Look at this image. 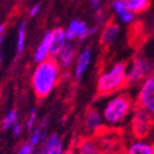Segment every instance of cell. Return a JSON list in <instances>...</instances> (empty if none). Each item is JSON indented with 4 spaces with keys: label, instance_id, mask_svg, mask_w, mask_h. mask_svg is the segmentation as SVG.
Here are the masks:
<instances>
[{
    "label": "cell",
    "instance_id": "obj_20",
    "mask_svg": "<svg viewBox=\"0 0 154 154\" xmlns=\"http://www.w3.org/2000/svg\"><path fill=\"white\" fill-rule=\"evenodd\" d=\"M44 123H41L40 125L37 127L35 131H32L30 136V139H29V143L32 144L33 146H37L41 143L45 139V131H44Z\"/></svg>",
    "mask_w": 154,
    "mask_h": 154
},
{
    "label": "cell",
    "instance_id": "obj_5",
    "mask_svg": "<svg viewBox=\"0 0 154 154\" xmlns=\"http://www.w3.org/2000/svg\"><path fill=\"white\" fill-rule=\"evenodd\" d=\"M137 103L139 108L154 114V75H150L141 82Z\"/></svg>",
    "mask_w": 154,
    "mask_h": 154
},
{
    "label": "cell",
    "instance_id": "obj_1",
    "mask_svg": "<svg viewBox=\"0 0 154 154\" xmlns=\"http://www.w3.org/2000/svg\"><path fill=\"white\" fill-rule=\"evenodd\" d=\"M60 75V68L56 59L48 58L39 63L33 70L31 84L36 96L40 99L45 98L56 86Z\"/></svg>",
    "mask_w": 154,
    "mask_h": 154
},
{
    "label": "cell",
    "instance_id": "obj_13",
    "mask_svg": "<svg viewBox=\"0 0 154 154\" xmlns=\"http://www.w3.org/2000/svg\"><path fill=\"white\" fill-rule=\"evenodd\" d=\"M92 60V52L90 49H84L80 52L79 56L75 59V77L77 80H80L83 77L85 71L88 70V66Z\"/></svg>",
    "mask_w": 154,
    "mask_h": 154
},
{
    "label": "cell",
    "instance_id": "obj_27",
    "mask_svg": "<svg viewBox=\"0 0 154 154\" xmlns=\"http://www.w3.org/2000/svg\"><path fill=\"white\" fill-rule=\"evenodd\" d=\"M3 32H5V26L0 25V45H1V42H2ZM0 63H1V55H0Z\"/></svg>",
    "mask_w": 154,
    "mask_h": 154
},
{
    "label": "cell",
    "instance_id": "obj_15",
    "mask_svg": "<svg viewBox=\"0 0 154 154\" xmlns=\"http://www.w3.org/2000/svg\"><path fill=\"white\" fill-rule=\"evenodd\" d=\"M75 154H103L95 139H81L77 146Z\"/></svg>",
    "mask_w": 154,
    "mask_h": 154
},
{
    "label": "cell",
    "instance_id": "obj_25",
    "mask_svg": "<svg viewBox=\"0 0 154 154\" xmlns=\"http://www.w3.org/2000/svg\"><path fill=\"white\" fill-rule=\"evenodd\" d=\"M39 12H40V5L37 3V5H32L30 8V10H29V16L30 17H35L36 15H38Z\"/></svg>",
    "mask_w": 154,
    "mask_h": 154
},
{
    "label": "cell",
    "instance_id": "obj_17",
    "mask_svg": "<svg viewBox=\"0 0 154 154\" xmlns=\"http://www.w3.org/2000/svg\"><path fill=\"white\" fill-rule=\"evenodd\" d=\"M50 56V31L46 32L42 38L41 42L39 43L38 48H37L35 55H33V59L37 64L41 62H44L45 59H48Z\"/></svg>",
    "mask_w": 154,
    "mask_h": 154
},
{
    "label": "cell",
    "instance_id": "obj_19",
    "mask_svg": "<svg viewBox=\"0 0 154 154\" xmlns=\"http://www.w3.org/2000/svg\"><path fill=\"white\" fill-rule=\"evenodd\" d=\"M121 1L134 14L143 12L150 5V0H121Z\"/></svg>",
    "mask_w": 154,
    "mask_h": 154
},
{
    "label": "cell",
    "instance_id": "obj_26",
    "mask_svg": "<svg viewBox=\"0 0 154 154\" xmlns=\"http://www.w3.org/2000/svg\"><path fill=\"white\" fill-rule=\"evenodd\" d=\"M22 131H23V127H22L21 124L15 123L14 125L12 126V131L14 136H20L22 134Z\"/></svg>",
    "mask_w": 154,
    "mask_h": 154
},
{
    "label": "cell",
    "instance_id": "obj_8",
    "mask_svg": "<svg viewBox=\"0 0 154 154\" xmlns=\"http://www.w3.org/2000/svg\"><path fill=\"white\" fill-rule=\"evenodd\" d=\"M96 29L97 27H88L84 22L80 21V20H73L72 22H70L69 26L67 27L65 32H66L68 41H71L75 39L83 40V39L92 36L96 31Z\"/></svg>",
    "mask_w": 154,
    "mask_h": 154
},
{
    "label": "cell",
    "instance_id": "obj_9",
    "mask_svg": "<svg viewBox=\"0 0 154 154\" xmlns=\"http://www.w3.org/2000/svg\"><path fill=\"white\" fill-rule=\"evenodd\" d=\"M64 152L62 138L57 134H51L41 142V146L37 154H63Z\"/></svg>",
    "mask_w": 154,
    "mask_h": 154
},
{
    "label": "cell",
    "instance_id": "obj_4",
    "mask_svg": "<svg viewBox=\"0 0 154 154\" xmlns=\"http://www.w3.org/2000/svg\"><path fill=\"white\" fill-rule=\"evenodd\" d=\"M151 73V65L143 56H136L127 68V84H137L142 82Z\"/></svg>",
    "mask_w": 154,
    "mask_h": 154
},
{
    "label": "cell",
    "instance_id": "obj_10",
    "mask_svg": "<svg viewBox=\"0 0 154 154\" xmlns=\"http://www.w3.org/2000/svg\"><path fill=\"white\" fill-rule=\"evenodd\" d=\"M84 128L88 133L97 134L103 124V114L95 108H90L84 116Z\"/></svg>",
    "mask_w": 154,
    "mask_h": 154
},
{
    "label": "cell",
    "instance_id": "obj_21",
    "mask_svg": "<svg viewBox=\"0 0 154 154\" xmlns=\"http://www.w3.org/2000/svg\"><path fill=\"white\" fill-rule=\"evenodd\" d=\"M26 22L23 21L20 26H18L17 30V42H16V50H17V54H21L23 52L24 48H25V42H26Z\"/></svg>",
    "mask_w": 154,
    "mask_h": 154
},
{
    "label": "cell",
    "instance_id": "obj_12",
    "mask_svg": "<svg viewBox=\"0 0 154 154\" xmlns=\"http://www.w3.org/2000/svg\"><path fill=\"white\" fill-rule=\"evenodd\" d=\"M67 42L66 32L63 28H55L50 31V55L57 56Z\"/></svg>",
    "mask_w": 154,
    "mask_h": 154
},
{
    "label": "cell",
    "instance_id": "obj_28",
    "mask_svg": "<svg viewBox=\"0 0 154 154\" xmlns=\"http://www.w3.org/2000/svg\"><path fill=\"white\" fill-rule=\"evenodd\" d=\"M91 3H92V5L94 8H97L100 3V0H91Z\"/></svg>",
    "mask_w": 154,
    "mask_h": 154
},
{
    "label": "cell",
    "instance_id": "obj_24",
    "mask_svg": "<svg viewBox=\"0 0 154 154\" xmlns=\"http://www.w3.org/2000/svg\"><path fill=\"white\" fill-rule=\"evenodd\" d=\"M33 150H35V146L28 142V143H25L24 146H22V148L17 152V154H32Z\"/></svg>",
    "mask_w": 154,
    "mask_h": 154
},
{
    "label": "cell",
    "instance_id": "obj_11",
    "mask_svg": "<svg viewBox=\"0 0 154 154\" xmlns=\"http://www.w3.org/2000/svg\"><path fill=\"white\" fill-rule=\"evenodd\" d=\"M56 57V62L59 68L68 69L73 65V63L77 59V50L71 42H67Z\"/></svg>",
    "mask_w": 154,
    "mask_h": 154
},
{
    "label": "cell",
    "instance_id": "obj_16",
    "mask_svg": "<svg viewBox=\"0 0 154 154\" xmlns=\"http://www.w3.org/2000/svg\"><path fill=\"white\" fill-rule=\"evenodd\" d=\"M125 154H154V144L143 140H136L127 146Z\"/></svg>",
    "mask_w": 154,
    "mask_h": 154
},
{
    "label": "cell",
    "instance_id": "obj_18",
    "mask_svg": "<svg viewBox=\"0 0 154 154\" xmlns=\"http://www.w3.org/2000/svg\"><path fill=\"white\" fill-rule=\"evenodd\" d=\"M112 8H113V10H114V12L116 13V15L119 16V18H120L123 23L129 24L133 22L134 15H135V14L126 8L125 5L122 2L121 0H116V1L112 3Z\"/></svg>",
    "mask_w": 154,
    "mask_h": 154
},
{
    "label": "cell",
    "instance_id": "obj_22",
    "mask_svg": "<svg viewBox=\"0 0 154 154\" xmlns=\"http://www.w3.org/2000/svg\"><path fill=\"white\" fill-rule=\"evenodd\" d=\"M15 123H17V113H16V110L13 109V110H11L10 112L3 118L1 126H2L3 131H8V129L11 128Z\"/></svg>",
    "mask_w": 154,
    "mask_h": 154
},
{
    "label": "cell",
    "instance_id": "obj_23",
    "mask_svg": "<svg viewBox=\"0 0 154 154\" xmlns=\"http://www.w3.org/2000/svg\"><path fill=\"white\" fill-rule=\"evenodd\" d=\"M36 121H37V111L36 109H31L30 112H29V116L26 120V128L27 129H31L35 126L36 124Z\"/></svg>",
    "mask_w": 154,
    "mask_h": 154
},
{
    "label": "cell",
    "instance_id": "obj_29",
    "mask_svg": "<svg viewBox=\"0 0 154 154\" xmlns=\"http://www.w3.org/2000/svg\"><path fill=\"white\" fill-rule=\"evenodd\" d=\"M63 154H75V151H72V150H69V151L64 152Z\"/></svg>",
    "mask_w": 154,
    "mask_h": 154
},
{
    "label": "cell",
    "instance_id": "obj_3",
    "mask_svg": "<svg viewBox=\"0 0 154 154\" xmlns=\"http://www.w3.org/2000/svg\"><path fill=\"white\" fill-rule=\"evenodd\" d=\"M133 108L131 98L127 94L120 93L112 96L103 109V119L110 126H116L125 121Z\"/></svg>",
    "mask_w": 154,
    "mask_h": 154
},
{
    "label": "cell",
    "instance_id": "obj_6",
    "mask_svg": "<svg viewBox=\"0 0 154 154\" xmlns=\"http://www.w3.org/2000/svg\"><path fill=\"white\" fill-rule=\"evenodd\" d=\"M152 125L153 120L151 118V113L141 108H138L135 111L131 120V129L135 136L138 138L146 137L151 131Z\"/></svg>",
    "mask_w": 154,
    "mask_h": 154
},
{
    "label": "cell",
    "instance_id": "obj_14",
    "mask_svg": "<svg viewBox=\"0 0 154 154\" xmlns=\"http://www.w3.org/2000/svg\"><path fill=\"white\" fill-rule=\"evenodd\" d=\"M119 35H120V26L116 22L110 21L103 27L100 36V42L103 45H110L116 41Z\"/></svg>",
    "mask_w": 154,
    "mask_h": 154
},
{
    "label": "cell",
    "instance_id": "obj_7",
    "mask_svg": "<svg viewBox=\"0 0 154 154\" xmlns=\"http://www.w3.org/2000/svg\"><path fill=\"white\" fill-rule=\"evenodd\" d=\"M95 139L103 154H121L122 143L120 137L113 131H103Z\"/></svg>",
    "mask_w": 154,
    "mask_h": 154
},
{
    "label": "cell",
    "instance_id": "obj_2",
    "mask_svg": "<svg viewBox=\"0 0 154 154\" xmlns=\"http://www.w3.org/2000/svg\"><path fill=\"white\" fill-rule=\"evenodd\" d=\"M127 84V64L119 62L100 73L97 81V94L108 96L114 94Z\"/></svg>",
    "mask_w": 154,
    "mask_h": 154
}]
</instances>
